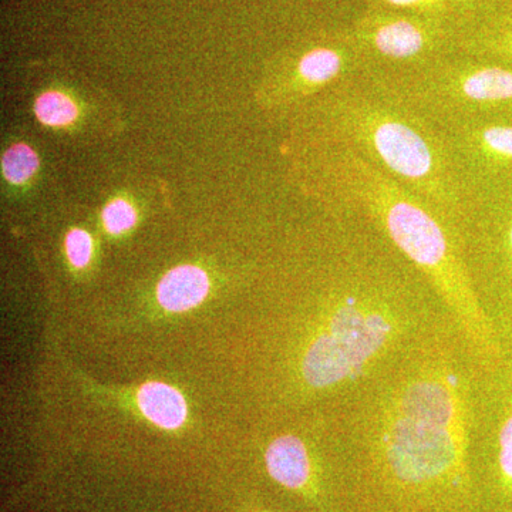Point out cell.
I'll return each instance as SVG.
<instances>
[{
	"label": "cell",
	"mask_w": 512,
	"mask_h": 512,
	"mask_svg": "<svg viewBox=\"0 0 512 512\" xmlns=\"http://www.w3.org/2000/svg\"><path fill=\"white\" fill-rule=\"evenodd\" d=\"M480 362L453 320L330 406L359 512H483Z\"/></svg>",
	"instance_id": "1"
},
{
	"label": "cell",
	"mask_w": 512,
	"mask_h": 512,
	"mask_svg": "<svg viewBox=\"0 0 512 512\" xmlns=\"http://www.w3.org/2000/svg\"><path fill=\"white\" fill-rule=\"evenodd\" d=\"M312 251L286 382L295 402L326 409L453 319L416 266L359 218L328 212Z\"/></svg>",
	"instance_id": "2"
},
{
	"label": "cell",
	"mask_w": 512,
	"mask_h": 512,
	"mask_svg": "<svg viewBox=\"0 0 512 512\" xmlns=\"http://www.w3.org/2000/svg\"><path fill=\"white\" fill-rule=\"evenodd\" d=\"M301 171L326 211L367 222L416 266L485 367L501 362L490 316L468 278L456 235L419 195L346 148L308 144Z\"/></svg>",
	"instance_id": "3"
},
{
	"label": "cell",
	"mask_w": 512,
	"mask_h": 512,
	"mask_svg": "<svg viewBox=\"0 0 512 512\" xmlns=\"http://www.w3.org/2000/svg\"><path fill=\"white\" fill-rule=\"evenodd\" d=\"M306 127L309 143L353 151L419 195L454 232L466 192L439 127L363 74L312 101Z\"/></svg>",
	"instance_id": "4"
},
{
	"label": "cell",
	"mask_w": 512,
	"mask_h": 512,
	"mask_svg": "<svg viewBox=\"0 0 512 512\" xmlns=\"http://www.w3.org/2000/svg\"><path fill=\"white\" fill-rule=\"evenodd\" d=\"M367 79L437 127L512 117V66L460 50L417 72Z\"/></svg>",
	"instance_id": "5"
},
{
	"label": "cell",
	"mask_w": 512,
	"mask_h": 512,
	"mask_svg": "<svg viewBox=\"0 0 512 512\" xmlns=\"http://www.w3.org/2000/svg\"><path fill=\"white\" fill-rule=\"evenodd\" d=\"M454 235L478 301L493 319L512 306V178L468 191Z\"/></svg>",
	"instance_id": "6"
},
{
	"label": "cell",
	"mask_w": 512,
	"mask_h": 512,
	"mask_svg": "<svg viewBox=\"0 0 512 512\" xmlns=\"http://www.w3.org/2000/svg\"><path fill=\"white\" fill-rule=\"evenodd\" d=\"M453 22L414 13L369 9L348 30L367 77L417 72L458 52Z\"/></svg>",
	"instance_id": "7"
},
{
	"label": "cell",
	"mask_w": 512,
	"mask_h": 512,
	"mask_svg": "<svg viewBox=\"0 0 512 512\" xmlns=\"http://www.w3.org/2000/svg\"><path fill=\"white\" fill-rule=\"evenodd\" d=\"M474 458L481 511L512 512V367L478 377Z\"/></svg>",
	"instance_id": "8"
},
{
	"label": "cell",
	"mask_w": 512,
	"mask_h": 512,
	"mask_svg": "<svg viewBox=\"0 0 512 512\" xmlns=\"http://www.w3.org/2000/svg\"><path fill=\"white\" fill-rule=\"evenodd\" d=\"M359 74L362 64L352 40L348 32L340 33L274 67L265 80L262 99L271 109H288L305 100L315 101Z\"/></svg>",
	"instance_id": "9"
},
{
	"label": "cell",
	"mask_w": 512,
	"mask_h": 512,
	"mask_svg": "<svg viewBox=\"0 0 512 512\" xmlns=\"http://www.w3.org/2000/svg\"><path fill=\"white\" fill-rule=\"evenodd\" d=\"M464 192L512 178V117L439 127Z\"/></svg>",
	"instance_id": "10"
},
{
	"label": "cell",
	"mask_w": 512,
	"mask_h": 512,
	"mask_svg": "<svg viewBox=\"0 0 512 512\" xmlns=\"http://www.w3.org/2000/svg\"><path fill=\"white\" fill-rule=\"evenodd\" d=\"M264 461L269 477L276 484L293 493L311 494L313 498L329 497L326 487L330 474L348 480L338 431L335 447L323 456L315 439L309 441L295 430L282 431L266 444Z\"/></svg>",
	"instance_id": "11"
},
{
	"label": "cell",
	"mask_w": 512,
	"mask_h": 512,
	"mask_svg": "<svg viewBox=\"0 0 512 512\" xmlns=\"http://www.w3.org/2000/svg\"><path fill=\"white\" fill-rule=\"evenodd\" d=\"M458 50L512 66V13L498 10L458 33Z\"/></svg>",
	"instance_id": "12"
},
{
	"label": "cell",
	"mask_w": 512,
	"mask_h": 512,
	"mask_svg": "<svg viewBox=\"0 0 512 512\" xmlns=\"http://www.w3.org/2000/svg\"><path fill=\"white\" fill-rule=\"evenodd\" d=\"M210 279L198 266L183 265L168 272L157 288L160 305L170 312H184L204 301Z\"/></svg>",
	"instance_id": "13"
},
{
	"label": "cell",
	"mask_w": 512,
	"mask_h": 512,
	"mask_svg": "<svg viewBox=\"0 0 512 512\" xmlns=\"http://www.w3.org/2000/svg\"><path fill=\"white\" fill-rule=\"evenodd\" d=\"M138 406L148 420L165 430L183 426L187 419V403L174 387L160 382L143 384L137 394Z\"/></svg>",
	"instance_id": "14"
},
{
	"label": "cell",
	"mask_w": 512,
	"mask_h": 512,
	"mask_svg": "<svg viewBox=\"0 0 512 512\" xmlns=\"http://www.w3.org/2000/svg\"><path fill=\"white\" fill-rule=\"evenodd\" d=\"M35 113L40 123L50 127H62L76 120L77 107L66 94L49 92L36 100Z\"/></svg>",
	"instance_id": "15"
},
{
	"label": "cell",
	"mask_w": 512,
	"mask_h": 512,
	"mask_svg": "<svg viewBox=\"0 0 512 512\" xmlns=\"http://www.w3.org/2000/svg\"><path fill=\"white\" fill-rule=\"evenodd\" d=\"M363 2L373 10L414 13V15L446 19L454 23L448 0H363Z\"/></svg>",
	"instance_id": "16"
},
{
	"label": "cell",
	"mask_w": 512,
	"mask_h": 512,
	"mask_svg": "<svg viewBox=\"0 0 512 512\" xmlns=\"http://www.w3.org/2000/svg\"><path fill=\"white\" fill-rule=\"evenodd\" d=\"M37 167H39V158L26 144H16L3 154V175L12 184L28 181L36 173Z\"/></svg>",
	"instance_id": "17"
},
{
	"label": "cell",
	"mask_w": 512,
	"mask_h": 512,
	"mask_svg": "<svg viewBox=\"0 0 512 512\" xmlns=\"http://www.w3.org/2000/svg\"><path fill=\"white\" fill-rule=\"evenodd\" d=\"M137 214L133 205L124 200L111 201L103 211L104 227L113 235L123 234L136 225Z\"/></svg>",
	"instance_id": "18"
},
{
	"label": "cell",
	"mask_w": 512,
	"mask_h": 512,
	"mask_svg": "<svg viewBox=\"0 0 512 512\" xmlns=\"http://www.w3.org/2000/svg\"><path fill=\"white\" fill-rule=\"evenodd\" d=\"M66 252L73 266L84 268L92 258V238L83 229H72L66 237Z\"/></svg>",
	"instance_id": "19"
},
{
	"label": "cell",
	"mask_w": 512,
	"mask_h": 512,
	"mask_svg": "<svg viewBox=\"0 0 512 512\" xmlns=\"http://www.w3.org/2000/svg\"><path fill=\"white\" fill-rule=\"evenodd\" d=\"M495 336L500 346L501 363L512 367V306L497 313L493 319Z\"/></svg>",
	"instance_id": "20"
}]
</instances>
